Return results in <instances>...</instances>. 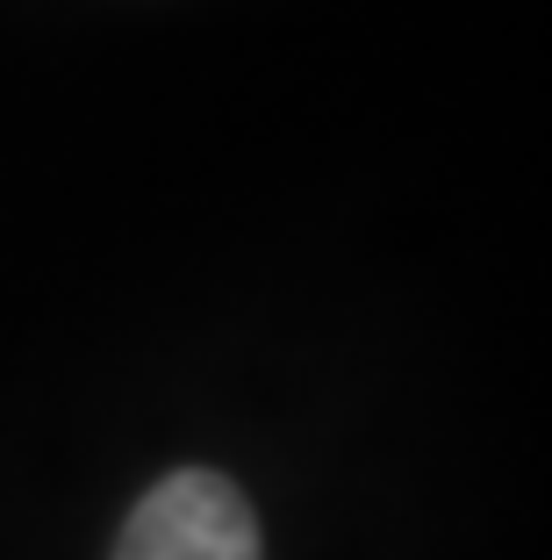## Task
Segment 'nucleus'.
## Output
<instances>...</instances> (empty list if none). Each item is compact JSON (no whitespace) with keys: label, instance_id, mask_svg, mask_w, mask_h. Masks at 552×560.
I'll return each instance as SVG.
<instances>
[{"label":"nucleus","instance_id":"nucleus-1","mask_svg":"<svg viewBox=\"0 0 552 560\" xmlns=\"http://www.w3.org/2000/svg\"><path fill=\"white\" fill-rule=\"evenodd\" d=\"M115 560H266L244 489L209 467H179L122 517Z\"/></svg>","mask_w":552,"mask_h":560}]
</instances>
